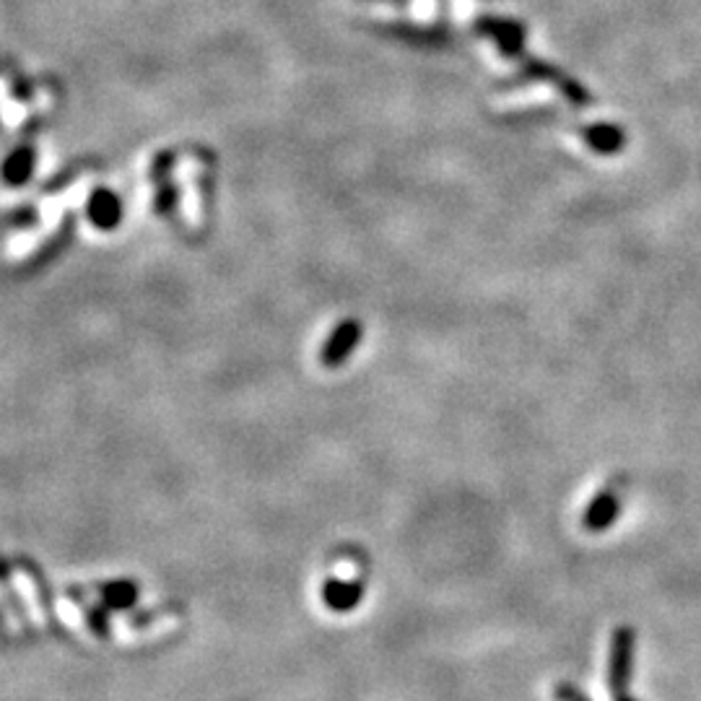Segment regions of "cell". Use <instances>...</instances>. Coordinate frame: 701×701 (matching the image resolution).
<instances>
[{"label": "cell", "instance_id": "obj_1", "mask_svg": "<svg viewBox=\"0 0 701 701\" xmlns=\"http://www.w3.org/2000/svg\"><path fill=\"white\" fill-rule=\"evenodd\" d=\"M631 663H634V631L621 626L613 634L611 642V668H608V686L616 699H626V686L631 678Z\"/></svg>", "mask_w": 701, "mask_h": 701}, {"label": "cell", "instance_id": "obj_2", "mask_svg": "<svg viewBox=\"0 0 701 701\" xmlns=\"http://www.w3.org/2000/svg\"><path fill=\"white\" fill-rule=\"evenodd\" d=\"M359 338H361L359 322H343L341 328L333 333V338L325 343V348H322V364H325V367H338V364H343L348 351L359 343Z\"/></svg>", "mask_w": 701, "mask_h": 701}, {"label": "cell", "instance_id": "obj_3", "mask_svg": "<svg viewBox=\"0 0 701 701\" xmlns=\"http://www.w3.org/2000/svg\"><path fill=\"white\" fill-rule=\"evenodd\" d=\"M618 509H621V504H618L616 494H611V491H600L595 499L590 502V507H587L585 512V528L590 530V533H603V530H608L616 522L618 517Z\"/></svg>", "mask_w": 701, "mask_h": 701}, {"label": "cell", "instance_id": "obj_4", "mask_svg": "<svg viewBox=\"0 0 701 701\" xmlns=\"http://www.w3.org/2000/svg\"><path fill=\"white\" fill-rule=\"evenodd\" d=\"M361 598V585H343V582H328L325 585V600L335 611H348L354 608Z\"/></svg>", "mask_w": 701, "mask_h": 701}, {"label": "cell", "instance_id": "obj_5", "mask_svg": "<svg viewBox=\"0 0 701 701\" xmlns=\"http://www.w3.org/2000/svg\"><path fill=\"white\" fill-rule=\"evenodd\" d=\"M136 595H138L136 587L125 585V582H120V585H112L104 590L107 605H112V608H125V605H133Z\"/></svg>", "mask_w": 701, "mask_h": 701}, {"label": "cell", "instance_id": "obj_6", "mask_svg": "<svg viewBox=\"0 0 701 701\" xmlns=\"http://www.w3.org/2000/svg\"><path fill=\"white\" fill-rule=\"evenodd\" d=\"M556 696H559L561 701H587L585 696H579L577 691H574L572 686H566V683H564V686H559V689H556Z\"/></svg>", "mask_w": 701, "mask_h": 701}]
</instances>
